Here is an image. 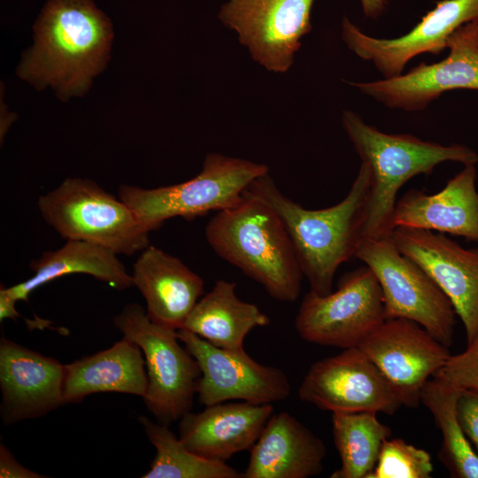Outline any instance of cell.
<instances>
[{"instance_id":"cell-17","label":"cell","mask_w":478,"mask_h":478,"mask_svg":"<svg viewBox=\"0 0 478 478\" xmlns=\"http://www.w3.org/2000/svg\"><path fill=\"white\" fill-rule=\"evenodd\" d=\"M65 365L5 336L0 340V414L5 426L40 418L65 405Z\"/></svg>"},{"instance_id":"cell-12","label":"cell","mask_w":478,"mask_h":478,"mask_svg":"<svg viewBox=\"0 0 478 478\" xmlns=\"http://www.w3.org/2000/svg\"><path fill=\"white\" fill-rule=\"evenodd\" d=\"M177 336L199 366L197 394L202 405L229 400L274 404L289 397L287 374L278 367L258 363L244 349L220 348L185 329L177 330Z\"/></svg>"},{"instance_id":"cell-32","label":"cell","mask_w":478,"mask_h":478,"mask_svg":"<svg viewBox=\"0 0 478 478\" xmlns=\"http://www.w3.org/2000/svg\"><path fill=\"white\" fill-rule=\"evenodd\" d=\"M16 300L11 297L1 287L0 289V320L3 321L5 319L15 320L19 316L16 311L15 304Z\"/></svg>"},{"instance_id":"cell-19","label":"cell","mask_w":478,"mask_h":478,"mask_svg":"<svg viewBox=\"0 0 478 478\" xmlns=\"http://www.w3.org/2000/svg\"><path fill=\"white\" fill-rule=\"evenodd\" d=\"M477 170L464 168L436 194L412 189L397 201L393 228L406 227L462 236L478 243ZM393 230V229H392Z\"/></svg>"},{"instance_id":"cell-24","label":"cell","mask_w":478,"mask_h":478,"mask_svg":"<svg viewBox=\"0 0 478 478\" xmlns=\"http://www.w3.org/2000/svg\"><path fill=\"white\" fill-rule=\"evenodd\" d=\"M236 283L215 282L210 292L197 301L182 328L208 343L227 350H243L247 335L270 324V318L256 305L241 300Z\"/></svg>"},{"instance_id":"cell-28","label":"cell","mask_w":478,"mask_h":478,"mask_svg":"<svg viewBox=\"0 0 478 478\" xmlns=\"http://www.w3.org/2000/svg\"><path fill=\"white\" fill-rule=\"evenodd\" d=\"M432 459L428 451L400 438L384 441L369 478H429Z\"/></svg>"},{"instance_id":"cell-31","label":"cell","mask_w":478,"mask_h":478,"mask_svg":"<svg viewBox=\"0 0 478 478\" xmlns=\"http://www.w3.org/2000/svg\"><path fill=\"white\" fill-rule=\"evenodd\" d=\"M0 477L1 478H41V475L18 462L13 454L3 443L0 445Z\"/></svg>"},{"instance_id":"cell-23","label":"cell","mask_w":478,"mask_h":478,"mask_svg":"<svg viewBox=\"0 0 478 478\" xmlns=\"http://www.w3.org/2000/svg\"><path fill=\"white\" fill-rule=\"evenodd\" d=\"M34 275L4 290L14 300L27 301L37 288L59 277L74 274H85L124 290L133 284L132 275L113 251L90 243L66 240L59 249L46 251L30 263Z\"/></svg>"},{"instance_id":"cell-29","label":"cell","mask_w":478,"mask_h":478,"mask_svg":"<svg viewBox=\"0 0 478 478\" xmlns=\"http://www.w3.org/2000/svg\"><path fill=\"white\" fill-rule=\"evenodd\" d=\"M433 377L460 392L478 394V334L463 352L451 355Z\"/></svg>"},{"instance_id":"cell-3","label":"cell","mask_w":478,"mask_h":478,"mask_svg":"<svg viewBox=\"0 0 478 478\" xmlns=\"http://www.w3.org/2000/svg\"><path fill=\"white\" fill-rule=\"evenodd\" d=\"M205 237L220 258L259 283L273 298L294 302L304 274L287 229L264 200L243 192L236 205L209 220Z\"/></svg>"},{"instance_id":"cell-16","label":"cell","mask_w":478,"mask_h":478,"mask_svg":"<svg viewBox=\"0 0 478 478\" xmlns=\"http://www.w3.org/2000/svg\"><path fill=\"white\" fill-rule=\"evenodd\" d=\"M389 236L447 296L471 342L478 334V248L466 249L444 234L406 227L393 228Z\"/></svg>"},{"instance_id":"cell-27","label":"cell","mask_w":478,"mask_h":478,"mask_svg":"<svg viewBox=\"0 0 478 478\" xmlns=\"http://www.w3.org/2000/svg\"><path fill=\"white\" fill-rule=\"evenodd\" d=\"M138 420L156 449L150 469L143 478H242L226 462L199 456L189 451L167 425L140 416Z\"/></svg>"},{"instance_id":"cell-13","label":"cell","mask_w":478,"mask_h":478,"mask_svg":"<svg viewBox=\"0 0 478 478\" xmlns=\"http://www.w3.org/2000/svg\"><path fill=\"white\" fill-rule=\"evenodd\" d=\"M298 397L331 412L393 414L403 405L387 379L358 347L314 362L300 383Z\"/></svg>"},{"instance_id":"cell-6","label":"cell","mask_w":478,"mask_h":478,"mask_svg":"<svg viewBox=\"0 0 478 478\" xmlns=\"http://www.w3.org/2000/svg\"><path fill=\"white\" fill-rule=\"evenodd\" d=\"M268 172L265 164L209 153L201 172L189 181L155 189L122 185L119 197L151 232L172 218L190 220L236 205L249 185Z\"/></svg>"},{"instance_id":"cell-8","label":"cell","mask_w":478,"mask_h":478,"mask_svg":"<svg viewBox=\"0 0 478 478\" xmlns=\"http://www.w3.org/2000/svg\"><path fill=\"white\" fill-rule=\"evenodd\" d=\"M356 258L380 284L386 320H412L451 346L457 315L451 302L424 269L397 248L389 235L365 238Z\"/></svg>"},{"instance_id":"cell-10","label":"cell","mask_w":478,"mask_h":478,"mask_svg":"<svg viewBox=\"0 0 478 478\" xmlns=\"http://www.w3.org/2000/svg\"><path fill=\"white\" fill-rule=\"evenodd\" d=\"M443 59L415 66L406 73L373 81H349L389 109L425 110L443 93L455 89L478 90V22L468 23L450 37Z\"/></svg>"},{"instance_id":"cell-9","label":"cell","mask_w":478,"mask_h":478,"mask_svg":"<svg viewBox=\"0 0 478 478\" xmlns=\"http://www.w3.org/2000/svg\"><path fill=\"white\" fill-rule=\"evenodd\" d=\"M385 320L380 284L365 265L342 275L336 290L328 295L309 291L295 328L308 343L348 349L358 347Z\"/></svg>"},{"instance_id":"cell-30","label":"cell","mask_w":478,"mask_h":478,"mask_svg":"<svg viewBox=\"0 0 478 478\" xmlns=\"http://www.w3.org/2000/svg\"><path fill=\"white\" fill-rule=\"evenodd\" d=\"M459 422L478 454V394L462 391L457 403Z\"/></svg>"},{"instance_id":"cell-20","label":"cell","mask_w":478,"mask_h":478,"mask_svg":"<svg viewBox=\"0 0 478 478\" xmlns=\"http://www.w3.org/2000/svg\"><path fill=\"white\" fill-rule=\"evenodd\" d=\"M133 284L146 302L150 320L179 330L204 293V280L181 259L149 245L134 264Z\"/></svg>"},{"instance_id":"cell-11","label":"cell","mask_w":478,"mask_h":478,"mask_svg":"<svg viewBox=\"0 0 478 478\" xmlns=\"http://www.w3.org/2000/svg\"><path fill=\"white\" fill-rule=\"evenodd\" d=\"M315 0H227L220 20L237 34L252 59L274 73H286L312 30Z\"/></svg>"},{"instance_id":"cell-14","label":"cell","mask_w":478,"mask_h":478,"mask_svg":"<svg viewBox=\"0 0 478 478\" xmlns=\"http://www.w3.org/2000/svg\"><path fill=\"white\" fill-rule=\"evenodd\" d=\"M473 22H478V0H442L409 32L396 38L368 35L344 17L342 39L358 58L372 63L389 79L403 73L407 63L420 54L443 52L452 34Z\"/></svg>"},{"instance_id":"cell-18","label":"cell","mask_w":478,"mask_h":478,"mask_svg":"<svg viewBox=\"0 0 478 478\" xmlns=\"http://www.w3.org/2000/svg\"><path fill=\"white\" fill-rule=\"evenodd\" d=\"M274 413L272 404L219 403L180 419L179 438L194 453L226 462L251 450Z\"/></svg>"},{"instance_id":"cell-33","label":"cell","mask_w":478,"mask_h":478,"mask_svg":"<svg viewBox=\"0 0 478 478\" xmlns=\"http://www.w3.org/2000/svg\"><path fill=\"white\" fill-rule=\"evenodd\" d=\"M362 11L366 18L377 19L387 9L389 0H359Z\"/></svg>"},{"instance_id":"cell-2","label":"cell","mask_w":478,"mask_h":478,"mask_svg":"<svg viewBox=\"0 0 478 478\" xmlns=\"http://www.w3.org/2000/svg\"><path fill=\"white\" fill-rule=\"evenodd\" d=\"M35 42L18 74L60 96L81 95L104 66L112 27L93 0H50L35 27Z\"/></svg>"},{"instance_id":"cell-22","label":"cell","mask_w":478,"mask_h":478,"mask_svg":"<svg viewBox=\"0 0 478 478\" xmlns=\"http://www.w3.org/2000/svg\"><path fill=\"white\" fill-rule=\"evenodd\" d=\"M148 376L141 348L124 337L111 347L65 365L63 399L78 404L87 396L118 392L143 397Z\"/></svg>"},{"instance_id":"cell-4","label":"cell","mask_w":478,"mask_h":478,"mask_svg":"<svg viewBox=\"0 0 478 478\" xmlns=\"http://www.w3.org/2000/svg\"><path fill=\"white\" fill-rule=\"evenodd\" d=\"M342 123L361 165L370 174L364 239L390 234L397 192L410 179L428 175L443 162L463 166L478 162V154L466 145H443L411 134H387L352 111L343 112Z\"/></svg>"},{"instance_id":"cell-5","label":"cell","mask_w":478,"mask_h":478,"mask_svg":"<svg viewBox=\"0 0 478 478\" xmlns=\"http://www.w3.org/2000/svg\"><path fill=\"white\" fill-rule=\"evenodd\" d=\"M43 220L64 239L133 255L149 246L150 230L135 211L96 182L67 178L37 202Z\"/></svg>"},{"instance_id":"cell-25","label":"cell","mask_w":478,"mask_h":478,"mask_svg":"<svg viewBox=\"0 0 478 478\" xmlns=\"http://www.w3.org/2000/svg\"><path fill=\"white\" fill-rule=\"evenodd\" d=\"M332 432L341 467L330 478H369L390 428L375 412H332Z\"/></svg>"},{"instance_id":"cell-26","label":"cell","mask_w":478,"mask_h":478,"mask_svg":"<svg viewBox=\"0 0 478 478\" xmlns=\"http://www.w3.org/2000/svg\"><path fill=\"white\" fill-rule=\"evenodd\" d=\"M460 391L432 377L424 385L420 403L430 412L441 431L439 458L451 476L478 478V454L468 440L458 416Z\"/></svg>"},{"instance_id":"cell-21","label":"cell","mask_w":478,"mask_h":478,"mask_svg":"<svg viewBox=\"0 0 478 478\" xmlns=\"http://www.w3.org/2000/svg\"><path fill=\"white\" fill-rule=\"evenodd\" d=\"M323 441L287 412L273 413L251 448L244 478H309L323 469Z\"/></svg>"},{"instance_id":"cell-1","label":"cell","mask_w":478,"mask_h":478,"mask_svg":"<svg viewBox=\"0 0 478 478\" xmlns=\"http://www.w3.org/2000/svg\"><path fill=\"white\" fill-rule=\"evenodd\" d=\"M370 187V174L360 164L345 197L324 209H305L295 203L278 189L269 173L258 177L245 190L277 212L293 243L310 291L325 296L332 291L338 267L356 258L364 240Z\"/></svg>"},{"instance_id":"cell-15","label":"cell","mask_w":478,"mask_h":478,"mask_svg":"<svg viewBox=\"0 0 478 478\" xmlns=\"http://www.w3.org/2000/svg\"><path fill=\"white\" fill-rule=\"evenodd\" d=\"M358 347L409 407L419 405L424 385L451 356L424 328L400 318L385 320Z\"/></svg>"},{"instance_id":"cell-7","label":"cell","mask_w":478,"mask_h":478,"mask_svg":"<svg viewBox=\"0 0 478 478\" xmlns=\"http://www.w3.org/2000/svg\"><path fill=\"white\" fill-rule=\"evenodd\" d=\"M113 322L143 351L148 376L143 398L157 421L168 426L190 412L201 372L194 357L180 344L177 330L152 322L135 303L125 305Z\"/></svg>"}]
</instances>
